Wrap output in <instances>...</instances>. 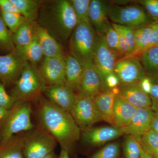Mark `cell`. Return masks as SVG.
I'll return each instance as SVG.
<instances>
[{
  "label": "cell",
  "instance_id": "cell-12",
  "mask_svg": "<svg viewBox=\"0 0 158 158\" xmlns=\"http://www.w3.org/2000/svg\"><path fill=\"white\" fill-rule=\"evenodd\" d=\"M65 58L45 57L37 67L48 86L65 84Z\"/></svg>",
  "mask_w": 158,
  "mask_h": 158
},
{
  "label": "cell",
  "instance_id": "cell-47",
  "mask_svg": "<svg viewBox=\"0 0 158 158\" xmlns=\"http://www.w3.org/2000/svg\"><path fill=\"white\" fill-rule=\"evenodd\" d=\"M8 110H6L5 108L0 106V121L2 120V118L5 116V114L7 113Z\"/></svg>",
  "mask_w": 158,
  "mask_h": 158
},
{
  "label": "cell",
  "instance_id": "cell-38",
  "mask_svg": "<svg viewBox=\"0 0 158 158\" xmlns=\"http://www.w3.org/2000/svg\"><path fill=\"white\" fill-rule=\"evenodd\" d=\"M6 87L0 81V106L9 110L15 102L9 93L6 91Z\"/></svg>",
  "mask_w": 158,
  "mask_h": 158
},
{
  "label": "cell",
  "instance_id": "cell-42",
  "mask_svg": "<svg viewBox=\"0 0 158 158\" xmlns=\"http://www.w3.org/2000/svg\"><path fill=\"white\" fill-rule=\"evenodd\" d=\"M0 10L6 12L20 13L17 7L11 0H0Z\"/></svg>",
  "mask_w": 158,
  "mask_h": 158
},
{
  "label": "cell",
  "instance_id": "cell-30",
  "mask_svg": "<svg viewBox=\"0 0 158 158\" xmlns=\"http://www.w3.org/2000/svg\"><path fill=\"white\" fill-rule=\"evenodd\" d=\"M15 49L12 33L0 16V53L8 54Z\"/></svg>",
  "mask_w": 158,
  "mask_h": 158
},
{
  "label": "cell",
  "instance_id": "cell-7",
  "mask_svg": "<svg viewBox=\"0 0 158 158\" xmlns=\"http://www.w3.org/2000/svg\"><path fill=\"white\" fill-rule=\"evenodd\" d=\"M109 18L113 23L137 29L153 21L141 6L133 5L120 6L110 4Z\"/></svg>",
  "mask_w": 158,
  "mask_h": 158
},
{
  "label": "cell",
  "instance_id": "cell-44",
  "mask_svg": "<svg viewBox=\"0 0 158 158\" xmlns=\"http://www.w3.org/2000/svg\"><path fill=\"white\" fill-rule=\"evenodd\" d=\"M141 88L144 92L149 94L151 90L153 83L149 77L146 76L140 82Z\"/></svg>",
  "mask_w": 158,
  "mask_h": 158
},
{
  "label": "cell",
  "instance_id": "cell-19",
  "mask_svg": "<svg viewBox=\"0 0 158 158\" xmlns=\"http://www.w3.org/2000/svg\"><path fill=\"white\" fill-rule=\"evenodd\" d=\"M32 24L34 34L44 57L65 58L66 55L63 50V46L60 44L45 29L38 25L37 22Z\"/></svg>",
  "mask_w": 158,
  "mask_h": 158
},
{
  "label": "cell",
  "instance_id": "cell-22",
  "mask_svg": "<svg viewBox=\"0 0 158 158\" xmlns=\"http://www.w3.org/2000/svg\"><path fill=\"white\" fill-rule=\"evenodd\" d=\"M65 85L77 93L83 75V65L75 57L67 54L65 56Z\"/></svg>",
  "mask_w": 158,
  "mask_h": 158
},
{
  "label": "cell",
  "instance_id": "cell-25",
  "mask_svg": "<svg viewBox=\"0 0 158 158\" xmlns=\"http://www.w3.org/2000/svg\"><path fill=\"white\" fill-rule=\"evenodd\" d=\"M138 58L146 76L152 78L158 75V46L148 49L140 55Z\"/></svg>",
  "mask_w": 158,
  "mask_h": 158
},
{
  "label": "cell",
  "instance_id": "cell-41",
  "mask_svg": "<svg viewBox=\"0 0 158 158\" xmlns=\"http://www.w3.org/2000/svg\"><path fill=\"white\" fill-rule=\"evenodd\" d=\"M158 44V20L153 21L152 22L151 31L148 48L156 46Z\"/></svg>",
  "mask_w": 158,
  "mask_h": 158
},
{
  "label": "cell",
  "instance_id": "cell-23",
  "mask_svg": "<svg viewBox=\"0 0 158 158\" xmlns=\"http://www.w3.org/2000/svg\"><path fill=\"white\" fill-rule=\"evenodd\" d=\"M26 21L33 23L37 21L43 0H11Z\"/></svg>",
  "mask_w": 158,
  "mask_h": 158
},
{
  "label": "cell",
  "instance_id": "cell-39",
  "mask_svg": "<svg viewBox=\"0 0 158 158\" xmlns=\"http://www.w3.org/2000/svg\"><path fill=\"white\" fill-rule=\"evenodd\" d=\"M112 25L116 29L118 34V44H119V49L122 57L128 56L131 55L129 47L127 41L124 35L122 33L119 29L116 27L115 24L112 23Z\"/></svg>",
  "mask_w": 158,
  "mask_h": 158
},
{
  "label": "cell",
  "instance_id": "cell-50",
  "mask_svg": "<svg viewBox=\"0 0 158 158\" xmlns=\"http://www.w3.org/2000/svg\"><path fill=\"white\" fill-rule=\"evenodd\" d=\"M151 79L153 83H154V84H158V75H157L155 77H154L152 78Z\"/></svg>",
  "mask_w": 158,
  "mask_h": 158
},
{
  "label": "cell",
  "instance_id": "cell-3",
  "mask_svg": "<svg viewBox=\"0 0 158 158\" xmlns=\"http://www.w3.org/2000/svg\"><path fill=\"white\" fill-rule=\"evenodd\" d=\"M47 87L37 65L27 62L9 94L15 102L36 103L43 96Z\"/></svg>",
  "mask_w": 158,
  "mask_h": 158
},
{
  "label": "cell",
  "instance_id": "cell-48",
  "mask_svg": "<svg viewBox=\"0 0 158 158\" xmlns=\"http://www.w3.org/2000/svg\"><path fill=\"white\" fill-rule=\"evenodd\" d=\"M140 158H153L151 156L147 153L142 148L141 151V155Z\"/></svg>",
  "mask_w": 158,
  "mask_h": 158
},
{
  "label": "cell",
  "instance_id": "cell-29",
  "mask_svg": "<svg viewBox=\"0 0 158 158\" xmlns=\"http://www.w3.org/2000/svg\"><path fill=\"white\" fill-rule=\"evenodd\" d=\"M141 147L153 158H158V134L150 130L139 141Z\"/></svg>",
  "mask_w": 158,
  "mask_h": 158
},
{
  "label": "cell",
  "instance_id": "cell-51",
  "mask_svg": "<svg viewBox=\"0 0 158 158\" xmlns=\"http://www.w3.org/2000/svg\"><path fill=\"white\" fill-rule=\"evenodd\" d=\"M156 46H158V44H157V45Z\"/></svg>",
  "mask_w": 158,
  "mask_h": 158
},
{
  "label": "cell",
  "instance_id": "cell-13",
  "mask_svg": "<svg viewBox=\"0 0 158 158\" xmlns=\"http://www.w3.org/2000/svg\"><path fill=\"white\" fill-rule=\"evenodd\" d=\"M156 114L151 108H138L128 125L120 129L124 134L132 135L139 141L150 130L151 124Z\"/></svg>",
  "mask_w": 158,
  "mask_h": 158
},
{
  "label": "cell",
  "instance_id": "cell-9",
  "mask_svg": "<svg viewBox=\"0 0 158 158\" xmlns=\"http://www.w3.org/2000/svg\"><path fill=\"white\" fill-rule=\"evenodd\" d=\"M72 116L81 130L91 127L94 123L102 121L94 98L77 94Z\"/></svg>",
  "mask_w": 158,
  "mask_h": 158
},
{
  "label": "cell",
  "instance_id": "cell-16",
  "mask_svg": "<svg viewBox=\"0 0 158 158\" xmlns=\"http://www.w3.org/2000/svg\"><path fill=\"white\" fill-rule=\"evenodd\" d=\"M110 4L101 0H91L88 15L89 21L98 34H105L111 25L109 21Z\"/></svg>",
  "mask_w": 158,
  "mask_h": 158
},
{
  "label": "cell",
  "instance_id": "cell-2",
  "mask_svg": "<svg viewBox=\"0 0 158 158\" xmlns=\"http://www.w3.org/2000/svg\"><path fill=\"white\" fill-rule=\"evenodd\" d=\"M62 46L69 40L78 20L68 0H44L37 20Z\"/></svg>",
  "mask_w": 158,
  "mask_h": 158
},
{
  "label": "cell",
  "instance_id": "cell-14",
  "mask_svg": "<svg viewBox=\"0 0 158 158\" xmlns=\"http://www.w3.org/2000/svg\"><path fill=\"white\" fill-rule=\"evenodd\" d=\"M123 134L121 129L110 126L91 127L83 130L82 137L83 141L87 144L99 146L119 138Z\"/></svg>",
  "mask_w": 158,
  "mask_h": 158
},
{
  "label": "cell",
  "instance_id": "cell-8",
  "mask_svg": "<svg viewBox=\"0 0 158 158\" xmlns=\"http://www.w3.org/2000/svg\"><path fill=\"white\" fill-rule=\"evenodd\" d=\"M117 59L108 46L105 34H98L92 63L101 80L102 91L107 90L105 81L107 77L114 73Z\"/></svg>",
  "mask_w": 158,
  "mask_h": 158
},
{
  "label": "cell",
  "instance_id": "cell-32",
  "mask_svg": "<svg viewBox=\"0 0 158 158\" xmlns=\"http://www.w3.org/2000/svg\"><path fill=\"white\" fill-rule=\"evenodd\" d=\"M73 9L78 23H90L88 11L91 0H69Z\"/></svg>",
  "mask_w": 158,
  "mask_h": 158
},
{
  "label": "cell",
  "instance_id": "cell-10",
  "mask_svg": "<svg viewBox=\"0 0 158 158\" xmlns=\"http://www.w3.org/2000/svg\"><path fill=\"white\" fill-rule=\"evenodd\" d=\"M27 62L16 49L0 56V81L6 88L17 81Z\"/></svg>",
  "mask_w": 158,
  "mask_h": 158
},
{
  "label": "cell",
  "instance_id": "cell-17",
  "mask_svg": "<svg viewBox=\"0 0 158 158\" xmlns=\"http://www.w3.org/2000/svg\"><path fill=\"white\" fill-rule=\"evenodd\" d=\"M81 63L84 70L76 93L94 98L102 91L101 80L92 62Z\"/></svg>",
  "mask_w": 158,
  "mask_h": 158
},
{
  "label": "cell",
  "instance_id": "cell-15",
  "mask_svg": "<svg viewBox=\"0 0 158 158\" xmlns=\"http://www.w3.org/2000/svg\"><path fill=\"white\" fill-rule=\"evenodd\" d=\"M44 96L59 108L70 113L75 102L77 93L64 84L48 86Z\"/></svg>",
  "mask_w": 158,
  "mask_h": 158
},
{
  "label": "cell",
  "instance_id": "cell-35",
  "mask_svg": "<svg viewBox=\"0 0 158 158\" xmlns=\"http://www.w3.org/2000/svg\"><path fill=\"white\" fill-rule=\"evenodd\" d=\"M120 153V145L117 142L110 143L105 145L90 158H117Z\"/></svg>",
  "mask_w": 158,
  "mask_h": 158
},
{
  "label": "cell",
  "instance_id": "cell-31",
  "mask_svg": "<svg viewBox=\"0 0 158 158\" xmlns=\"http://www.w3.org/2000/svg\"><path fill=\"white\" fill-rule=\"evenodd\" d=\"M142 148L139 141L131 135H127L123 144L125 158H140Z\"/></svg>",
  "mask_w": 158,
  "mask_h": 158
},
{
  "label": "cell",
  "instance_id": "cell-37",
  "mask_svg": "<svg viewBox=\"0 0 158 158\" xmlns=\"http://www.w3.org/2000/svg\"><path fill=\"white\" fill-rule=\"evenodd\" d=\"M116 27L119 29L124 35L127 41L129 47L131 55L132 56L135 50V29L126 26L119 25L116 24Z\"/></svg>",
  "mask_w": 158,
  "mask_h": 158
},
{
  "label": "cell",
  "instance_id": "cell-36",
  "mask_svg": "<svg viewBox=\"0 0 158 158\" xmlns=\"http://www.w3.org/2000/svg\"><path fill=\"white\" fill-rule=\"evenodd\" d=\"M137 2L146 11L153 21L158 20V0H139Z\"/></svg>",
  "mask_w": 158,
  "mask_h": 158
},
{
  "label": "cell",
  "instance_id": "cell-34",
  "mask_svg": "<svg viewBox=\"0 0 158 158\" xmlns=\"http://www.w3.org/2000/svg\"><path fill=\"white\" fill-rule=\"evenodd\" d=\"M105 35L108 46L116 58L118 59L122 57L119 49L118 33L112 23Z\"/></svg>",
  "mask_w": 158,
  "mask_h": 158
},
{
  "label": "cell",
  "instance_id": "cell-26",
  "mask_svg": "<svg viewBox=\"0 0 158 158\" xmlns=\"http://www.w3.org/2000/svg\"><path fill=\"white\" fill-rule=\"evenodd\" d=\"M15 48L27 62L33 65H37L44 58L42 49L36 36L34 40L28 45L15 47Z\"/></svg>",
  "mask_w": 158,
  "mask_h": 158
},
{
  "label": "cell",
  "instance_id": "cell-21",
  "mask_svg": "<svg viewBox=\"0 0 158 158\" xmlns=\"http://www.w3.org/2000/svg\"><path fill=\"white\" fill-rule=\"evenodd\" d=\"M137 108L122 98L119 94L114 102V119L115 126L119 128L126 127L135 114Z\"/></svg>",
  "mask_w": 158,
  "mask_h": 158
},
{
  "label": "cell",
  "instance_id": "cell-20",
  "mask_svg": "<svg viewBox=\"0 0 158 158\" xmlns=\"http://www.w3.org/2000/svg\"><path fill=\"white\" fill-rule=\"evenodd\" d=\"M118 87L119 95L137 109L151 107L149 95L142 89L140 82L119 85Z\"/></svg>",
  "mask_w": 158,
  "mask_h": 158
},
{
  "label": "cell",
  "instance_id": "cell-46",
  "mask_svg": "<svg viewBox=\"0 0 158 158\" xmlns=\"http://www.w3.org/2000/svg\"><path fill=\"white\" fill-rule=\"evenodd\" d=\"M58 158H70V155L65 150L61 149L60 155Z\"/></svg>",
  "mask_w": 158,
  "mask_h": 158
},
{
  "label": "cell",
  "instance_id": "cell-18",
  "mask_svg": "<svg viewBox=\"0 0 158 158\" xmlns=\"http://www.w3.org/2000/svg\"><path fill=\"white\" fill-rule=\"evenodd\" d=\"M118 94L119 88L117 87L100 91L94 98L102 120L115 127L113 110L115 98Z\"/></svg>",
  "mask_w": 158,
  "mask_h": 158
},
{
  "label": "cell",
  "instance_id": "cell-33",
  "mask_svg": "<svg viewBox=\"0 0 158 158\" xmlns=\"http://www.w3.org/2000/svg\"><path fill=\"white\" fill-rule=\"evenodd\" d=\"M0 16L12 34L26 20L23 16L20 13L6 12L2 10H0Z\"/></svg>",
  "mask_w": 158,
  "mask_h": 158
},
{
  "label": "cell",
  "instance_id": "cell-6",
  "mask_svg": "<svg viewBox=\"0 0 158 158\" xmlns=\"http://www.w3.org/2000/svg\"><path fill=\"white\" fill-rule=\"evenodd\" d=\"M24 158H44L54 152L58 143L42 128H34L23 134Z\"/></svg>",
  "mask_w": 158,
  "mask_h": 158
},
{
  "label": "cell",
  "instance_id": "cell-4",
  "mask_svg": "<svg viewBox=\"0 0 158 158\" xmlns=\"http://www.w3.org/2000/svg\"><path fill=\"white\" fill-rule=\"evenodd\" d=\"M32 111L31 102L15 103L0 121V144L15 135L35 127L31 120Z\"/></svg>",
  "mask_w": 158,
  "mask_h": 158
},
{
  "label": "cell",
  "instance_id": "cell-43",
  "mask_svg": "<svg viewBox=\"0 0 158 158\" xmlns=\"http://www.w3.org/2000/svg\"><path fill=\"white\" fill-rule=\"evenodd\" d=\"M120 84L118 77L115 73L111 74L106 78L105 85L107 89H112L118 87Z\"/></svg>",
  "mask_w": 158,
  "mask_h": 158
},
{
  "label": "cell",
  "instance_id": "cell-5",
  "mask_svg": "<svg viewBox=\"0 0 158 158\" xmlns=\"http://www.w3.org/2000/svg\"><path fill=\"white\" fill-rule=\"evenodd\" d=\"M97 35L90 23H78L69 40V54L81 63L92 62Z\"/></svg>",
  "mask_w": 158,
  "mask_h": 158
},
{
  "label": "cell",
  "instance_id": "cell-28",
  "mask_svg": "<svg viewBox=\"0 0 158 158\" xmlns=\"http://www.w3.org/2000/svg\"><path fill=\"white\" fill-rule=\"evenodd\" d=\"M152 22L139 28L135 29V50L132 56H138L148 48Z\"/></svg>",
  "mask_w": 158,
  "mask_h": 158
},
{
  "label": "cell",
  "instance_id": "cell-45",
  "mask_svg": "<svg viewBox=\"0 0 158 158\" xmlns=\"http://www.w3.org/2000/svg\"><path fill=\"white\" fill-rule=\"evenodd\" d=\"M150 130L158 134V114H156L151 124Z\"/></svg>",
  "mask_w": 158,
  "mask_h": 158
},
{
  "label": "cell",
  "instance_id": "cell-24",
  "mask_svg": "<svg viewBox=\"0 0 158 158\" xmlns=\"http://www.w3.org/2000/svg\"><path fill=\"white\" fill-rule=\"evenodd\" d=\"M23 134L15 135L0 144V158H24L23 152Z\"/></svg>",
  "mask_w": 158,
  "mask_h": 158
},
{
  "label": "cell",
  "instance_id": "cell-11",
  "mask_svg": "<svg viewBox=\"0 0 158 158\" xmlns=\"http://www.w3.org/2000/svg\"><path fill=\"white\" fill-rule=\"evenodd\" d=\"M114 73L120 84L139 83L146 77L140 59L137 56L123 57L116 62Z\"/></svg>",
  "mask_w": 158,
  "mask_h": 158
},
{
  "label": "cell",
  "instance_id": "cell-40",
  "mask_svg": "<svg viewBox=\"0 0 158 158\" xmlns=\"http://www.w3.org/2000/svg\"><path fill=\"white\" fill-rule=\"evenodd\" d=\"M148 95L151 100L152 110L158 114V84L153 83L151 90Z\"/></svg>",
  "mask_w": 158,
  "mask_h": 158
},
{
  "label": "cell",
  "instance_id": "cell-1",
  "mask_svg": "<svg viewBox=\"0 0 158 158\" xmlns=\"http://www.w3.org/2000/svg\"><path fill=\"white\" fill-rule=\"evenodd\" d=\"M39 127L49 134L70 155L80 139L81 130L69 112L59 108L43 96L36 103Z\"/></svg>",
  "mask_w": 158,
  "mask_h": 158
},
{
  "label": "cell",
  "instance_id": "cell-27",
  "mask_svg": "<svg viewBox=\"0 0 158 158\" xmlns=\"http://www.w3.org/2000/svg\"><path fill=\"white\" fill-rule=\"evenodd\" d=\"M33 24L25 20L12 34L15 47H22L31 43L35 38Z\"/></svg>",
  "mask_w": 158,
  "mask_h": 158
},
{
  "label": "cell",
  "instance_id": "cell-49",
  "mask_svg": "<svg viewBox=\"0 0 158 158\" xmlns=\"http://www.w3.org/2000/svg\"><path fill=\"white\" fill-rule=\"evenodd\" d=\"M44 158H58V157L54 152L50 154L48 156H46Z\"/></svg>",
  "mask_w": 158,
  "mask_h": 158
}]
</instances>
